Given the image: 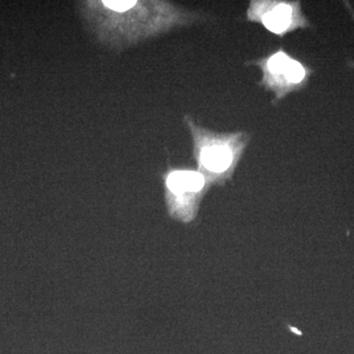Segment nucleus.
Masks as SVG:
<instances>
[{
    "instance_id": "obj_1",
    "label": "nucleus",
    "mask_w": 354,
    "mask_h": 354,
    "mask_svg": "<svg viewBox=\"0 0 354 354\" xmlns=\"http://www.w3.org/2000/svg\"><path fill=\"white\" fill-rule=\"evenodd\" d=\"M77 4L95 39L118 50L197 19L196 14L167 1L87 0Z\"/></svg>"
},
{
    "instance_id": "obj_2",
    "label": "nucleus",
    "mask_w": 354,
    "mask_h": 354,
    "mask_svg": "<svg viewBox=\"0 0 354 354\" xmlns=\"http://www.w3.org/2000/svg\"><path fill=\"white\" fill-rule=\"evenodd\" d=\"M185 122L192 133L195 158L202 171L209 176H220L234 167L237 155H241V150L235 145L241 137L235 134L221 137L208 132L195 124L189 116H186Z\"/></svg>"
},
{
    "instance_id": "obj_3",
    "label": "nucleus",
    "mask_w": 354,
    "mask_h": 354,
    "mask_svg": "<svg viewBox=\"0 0 354 354\" xmlns=\"http://www.w3.org/2000/svg\"><path fill=\"white\" fill-rule=\"evenodd\" d=\"M172 215L189 221L194 215L196 195L205 186V176L195 171H172L165 178Z\"/></svg>"
},
{
    "instance_id": "obj_4",
    "label": "nucleus",
    "mask_w": 354,
    "mask_h": 354,
    "mask_svg": "<svg viewBox=\"0 0 354 354\" xmlns=\"http://www.w3.org/2000/svg\"><path fill=\"white\" fill-rule=\"evenodd\" d=\"M263 3L267 9L262 8L263 13L258 15L257 18L261 19V22L269 31L278 35L285 34L286 32L290 31L291 28L297 27L299 25L297 7L286 2H263Z\"/></svg>"
},
{
    "instance_id": "obj_5",
    "label": "nucleus",
    "mask_w": 354,
    "mask_h": 354,
    "mask_svg": "<svg viewBox=\"0 0 354 354\" xmlns=\"http://www.w3.org/2000/svg\"><path fill=\"white\" fill-rule=\"evenodd\" d=\"M292 58L288 57L283 51L274 53L266 64V76L269 75L267 82H281L286 86H290L288 82V67Z\"/></svg>"
}]
</instances>
